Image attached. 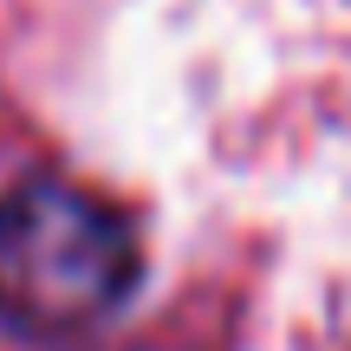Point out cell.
I'll list each match as a JSON object with an SVG mask.
<instances>
[{"label": "cell", "instance_id": "1", "mask_svg": "<svg viewBox=\"0 0 351 351\" xmlns=\"http://www.w3.org/2000/svg\"><path fill=\"white\" fill-rule=\"evenodd\" d=\"M137 287V241L98 195L33 176L0 195V326L20 339L98 332Z\"/></svg>", "mask_w": 351, "mask_h": 351}]
</instances>
